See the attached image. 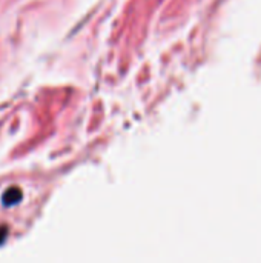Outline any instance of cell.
I'll return each instance as SVG.
<instances>
[{
    "label": "cell",
    "mask_w": 261,
    "mask_h": 263,
    "mask_svg": "<svg viewBox=\"0 0 261 263\" xmlns=\"http://www.w3.org/2000/svg\"><path fill=\"white\" fill-rule=\"evenodd\" d=\"M22 200V191L20 188H9L5 194H3V203L6 207H13V205L18 203Z\"/></svg>",
    "instance_id": "cell-1"
},
{
    "label": "cell",
    "mask_w": 261,
    "mask_h": 263,
    "mask_svg": "<svg viewBox=\"0 0 261 263\" xmlns=\"http://www.w3.org/2000/svg\"><path fill=\"white\" fill-rule=\"evenodd\" d=\"M5 237H6V228L5 226H0V243L5 242Z\"/></svg>",
    "instance_id": "cell-2"
}]
</instances>
